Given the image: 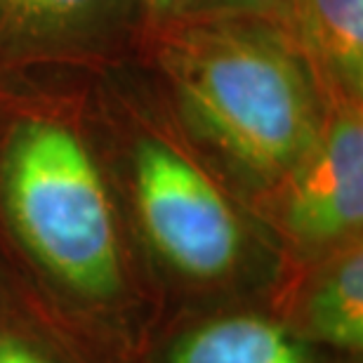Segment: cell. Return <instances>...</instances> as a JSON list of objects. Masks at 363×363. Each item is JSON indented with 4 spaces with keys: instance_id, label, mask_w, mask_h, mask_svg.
Listing matches in <instances>:
<instances>
[{
    "instance_id": "2",
    "label": "cell",
    "mask_w": 363,
    "mask_h": 363,
    "mask_svg": "<svg viewBox=\"0 0 363 363\" xmlns=\"http://www.w3.org/2000/svg\"><path fill=\"white\" fill-rule=\"evenodd\" d=\"M0 234L55 288L90 302L133 279V243L101 163L85 76L0 88Z\"/></svg>"
},
{
    "instance_id": "8",
    "label": "cell",
    "mask_w": 363,
    "mask_h": 363,
    "mask_svg": "<svg viewBox=\"0 0 363 363\" xmlns=\"http://www.w3.org/2000/svg\"><path fill=\"white\" fill-rule=\"evenodd\" d=\"M170 363H311L281 325L255 314H234L196 328Z\"/></svg>"
},
{
    "instance_id": "10",
    "label": "cell",
    "mask_w": 363,
    "mask_h": 363,
    "mask_svg": "<svg viewBox=\"0 0 363 363\" xmlns=\"http://www.w3.org/2000/svg\"><path fill=\"white\" fill-rule=\"evenodd\" d=\"M0 363H50L40 357L24 340L12 335H0Z\"/></svg>"
},
{
    "instance_id": "1",
    "label": "cell",
    "mask_w": 363,
    "mask_h": 363,
    "mask_svg": "<svg viewBox=\"0 0 363 363\" xmlns=\"http://www.w3.org/2000/svg\"><path fill=\"white\" fill-rule=\"evenodd\" d=\"M135 64L182 135L255 210L309 154L330 104L288 24L175 14L149 24Z\"/></svg>"
},
{
    "instance_id": "6",
    "label": "cell",
    "mask_w": 363,
    "mask_h": 363,
    "mask_svg": "<svg viewBox=\"0 0 363 363\" xmlns=\"http://www.w3.org/2000/svg\"><path fill=\"white\" fill-rule=\"evenodd\" d=\"M290 31L328 104H363V0H293Z\"/></svg>"
},
{
    "instance_id": "7",
    "label": "cell",
    "mask_w": 363,
    "mask_h": 363,
    "mask_svg": "<svg viewBox=\"0 0 363 363\" xmlns=\"http://www.w3.org/2000/svg\"><path fill=\"white\" fill-rule=\"evenodd\" d=\"M307 316L316 335L345 352L363 347V248L354 241L311 259Z\"/></svg>"
},
{
    "instance_id": "9",
    "label": "cell",
    "mask_w": 363,
    "mask_h": 363,
    "mask_svg": "<svg viewBox=\"0 0 363 363\" xmlns=\"http://www.w3.org/2000/svg\"><path fill=\"white\" fill-rule=\"evenodd\" d=\"M206 12H231V14H255L283 21L290 26L293 0H186L177 14H206Z\"/></svg>"
},
{
    "instance_id": "4",
    "label": "cell",
    "mask_w": 363,
    "mask_h": 363,
    "mask_svg": "<svg viewBox=\"0 0 363 363\" xmlns=\"http://www.w3.org/2000/svg\"><path fill=\"white\" fill-rule=\"evenodd\" d=\"M147 28L142 0H0V88L130 64Z\"/></svg>"
},
{
    "instance_id": "3",
    "label": "cell",
    "mask_w": 363,
    "mask_h": 363,
    "mask_svg": "<svg viewBox=\"0 0 363 363\" xmlns=\"http://www.w3.org/2000/svg\"><path fill=\"white\" fill-rule=\"evenodd\" d=\"M92 133L135 250L189 286H227L276 238L203 161L135 62L85 76Z\"/></svg>"
},
{
    "instance_id": "5",
    "label": "cell",
    "mask_w": 363,
    "mask_h": 363,
    "mask_svg": "<svg viewBox=\"0 0 363 363\" xmlns=\"http://www.w3.org/2000/svg\"><path fill=\"white\" fill-rule=\"evenodd\" d=\"M295 257L318 259L363 229V104H330L316 144L255 208Z\"/></svg>"
},
{
    "instance_id": "11",
    "label": "cell",
    "mask_w": 363,
    "mask_h": 363,
    "mask_svg": "<svg viewBox=\"0 0 363 363\" xmlns=\"http://www.w3.org/2000/svg\"><path fill=\"white\" fill-rule=\"evenodd\" d=\"M184 3L186 0H142L144 12H147V17H149V24L175 17L182 7H184Z\"/></svg>"
}]
</instances>
